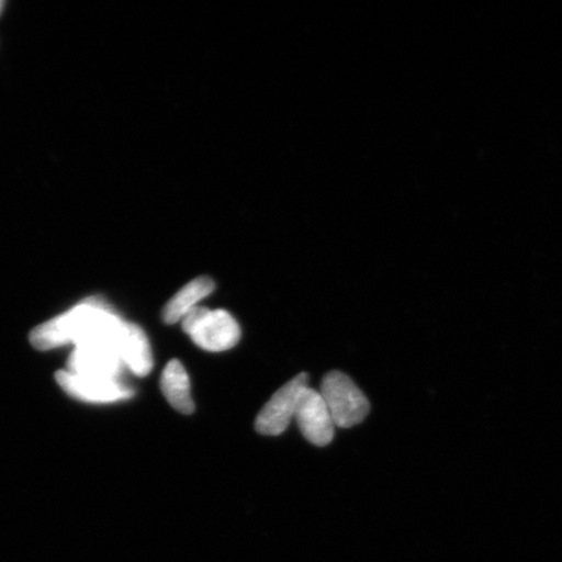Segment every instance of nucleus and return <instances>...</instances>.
I'll use <instances>...</instances> for the list:
<instances>
[{"mask_svg": "<svg viewBox=\"0 0 562 562\" xmlns=\"http://www.w3.org/2000/svg\"><path fill=\"white\" fill-rule=\"evenodd\" d=\"M123 368L121 351L103 344L76 346L68 361L69 372L102 379H117Z\"/></svg>", "mask_w": 562, "mask_h": 562, "instance_id": "423d86ee", "label": "nucleus"}, {"mask_svg": "<svg viewBox=\"0 0 562 562\" xmlns=\"http://www.w3.org/2000/svg\"><path fill=\"white\" fill-rule=\"evenodd\" d=\"M307 382V374H300L273 393L270 402L258 414L256 430L269 437L283 434L296 414L299 397L302 390L306 389Z\"/></svg>", "mask_w": 562, "mask_h": 562, "instance_id": "7ed1b4c3", "label": "nucleus"}, {"mask_svg": "<svg viewBox=\"0 0 562 562\" xmlns=\"http://www.w3.org/2000/svg\"><path fill=\"white\" fill-rule=\"evenodd\" d=\"M83 314V305L76 306L72 311L56 316V318L42 323L31 333V341L34 348L50 350L76 342L79 335Z\"/></svg>", "mask_w": 562, "mask_h": 562, "instance_id": "0eeeda50", "label": "nucleus"}, {"mask_svg": "<svg viewBox=\"0 0 562 562\" xmlns=\"http://www.w3.org/2000/svg\"><path fill=\"white\" fill-rule=\"evenodd\" d=\"M182 329L196 347L207 351H226L240 341L241 329L226 311L196 306L181 321Z\"/></svg>", "mask_w": 562, "mask_h": 562, "instance_id": "f257e3e1", "label": "nucleus"}, {"mask_svg": "<svg viewBox=\"0 0 562 562\" xmlns=\"http://www.w3.org/2000/svg\"><path fill=\"white\" fill-rule=\"evenodd\" d=\"M160 389L167 402L176 411L182 414H192L194 412L191 382H189L188 372L180 361L172 360L167 363L164 372H161Z\"/></svg>", "mask_w": 562, "mask_h": 562, "instance_id": "1a4fd4ad", "label": "nucleus"}, {"mask_svg": "<svg viewBox=\"0 0 562 562\" xmlns=\"http://www.w3.org/2000/svg\"><path fill=\"white\" fill-rule=\"evenodd\" d=\"M319 393L331 413L336 427H353L368 417V397L344 372H328L323 378Z\"/></svg>", "mask_w": 562, "mask_h": 562, "instance_id": "f03ea898", "label": "nucleus"}, {"mask_svg": "<svg viewBox=\"0 0 562 562\" xmlns=\"http://www.w3.org/2000/svg\"><path fill=\"white\" fill-rule=\"evenodd\" d=\"M294 419L297 420L302 435L312 445L325 447L333 441L336 425L318 391L308 386L302 390Z\"/></svg>", "mask_w": 562, "mask_h": 562, "instance_id": "20e7f679", "label": "nucleus"}, {"mask_svg": "<svg viewBox=\"0 0 562 562\" xmlns=\"http://www.w3.org/2000/svg\"><path fill=\"white\" fill-rule=\"evenodd\" d=\"M55 378L63 391L81 402L114 403L133 395V391L117 379L77 375L69 371H58Z\"/></svg>", "mask_w": 562, "mask_h": 562, "instance_id": "39448f33", "label": "nucleus"}, {"mask_svg": "<svg viewBox=\"0 0 562 562\" xmlns=\"http://www.w3.org/2000/svg\"><path fill=\"white\" fill-rule=\"evenodd\" d=\"M2 9H3V2H2V0H0V12H2Z\"/></svg>", "mask_w": 562, "mask_h": 562, "instance_id": "9b49d317", "label": "nucleus"}, {"mask_svg": "<svg viewBox=\"0 0 562 562\" xmlns=\"http://www.w3.org/2000/svg\"><path fill=\"white\" fill-rule=\"evenodd\" d=\"M214 290V281L207 277L192 280L191 283L181 288V290L167 302L164 313H161L165 323H167V325H175V323L181 322L189 312L199 306V302L210 296Z\"/></svg>", "mask_w": 562, "mask_h": 562, "instance_id": "6e6552de", "label": "nucleus"}, {"mask_svg": "<svg viewBox=\"0 0 562 562\" xmlns=\"http://www.w3.org/2000/svg\"><path fill=\"white\" fill-rule=\"evenodd\" d=\"M124 367L133 374L146 376L153 369V351L144 329L128 323L122 344Z\"/></svg>", "mask_w": 562, "mask_h": 562, "instance_id": "9d476101", "label": "nucleus"}]
</instances>
